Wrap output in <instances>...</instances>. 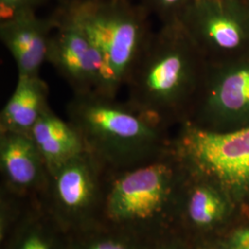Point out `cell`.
Returning a JSON list of instances; mask_svg holds the SVG:
<instances>
[{
	"instance_id": "6da1fadb",
	"label": "cell",
	"mask_w": 249,
	"mask_h": 249,
	"mask_svg": "<svg viewBox=\"0 0 249 249\" xmlns=\"http://www.w3.org/2000/svg\"><path fill=\"white\" fill-rule=\"evenodd\" d=\"M209 63L181 24L161 25L125 82L126 104L161 127L189 120Z\"/></svg>"
},
{
	"instance_id": "7a4b0ae2",
	"label": "cell",
	"mask_w": 249,
	"mask_h": 249,
	"mask_svg": "<svg viewBox=\"0 0 249 249\" xmlns=\"http://www.w3.org/2000/svg\"><path fill=\"white\" fill-rule=\"evenodd\" d=\"M67 116L104 171L130 169L167 152L165 128L116 97L98 92L73 94Z\"/></svg>"
},
{
	"instance_id": "3957f363",
	"label": "cell",
	"mask_w": 249,
	"mask_h": 249,
	"mask_svg": "<svg viewBox=\"0 0 249 249\" xmlns=\"http://www.w3.org/2000/svg\"><path fill=\"white\" fill-rule=\"evenodd\" d=\"M57 8L85 32L101 54V94L116 97L154 33L151 14L134 0H108Z\"/></svg>"
},
{
	"instance_id": "277c9868",
	"label": "cell",
	"mask_w": 249,
	"mask_h": 249,
	"mask_svg": "<svg viewBox=\"0 0 249 249\" xmlns=\"http://www.w3.org/2000/svg\"><path fill=\"white\" fill-rule=\"evenodd\" d=\"M168 152L130 169L104 171L101 216L108 227L148 240L164 213L178 169Z\"/></svg>"
},
{
	"instance_id": "5b68a950",
	"label": "cell",
	"mask_w": 249,
	"mask_h": 249,
	"mask_svg": "<svg viewBox=\"0 0 249 249\" xmlns=\"http://www.w3.org/2000/svg\"><path fill=\"white\" fill-rule=\"evenodd\" d=\"M177 151L187 168L233 191L249 189V124L227 131L182 124Z\"/></svg>"
},
{
	"instance_id": "8992f818",
	"label": "cell",
	"mask_w": 249,
	"mask_h": 249,
	"mask_svg": "<svg viewBox=\"0 0 249 249\" xmlns=\"http://www.w3.org/2000/svg\"><path fill=\"white\" fill-rule=\"evenodd\" d=\"M179 23L211 65L249 54V0H192Z\"/></svg>"
},
{
	"instance_id": "52a82bcc",
	"label": "cell",
	"mask_w": 249,
	"mask_h": 249,
	"mask_svg": "<svg viewBox=\"0 0 249 249\" xmlns=\"http://www.w3.org/2000/svg\"><path fill=\"white\" fill-rule=\"evenodd\" d=\"M45 206L71 234L99 224L104 197V170L85 151L49 173Z\"/></svg>"
},
{
	"instance_id": "ba28073f",
	"label": "cell",
	"mask_w": 249,
	"mask_h": 249,
	"mask_svg": "<svg viewBox=\"0 0 249 249\" xmlns=\"http://www.w3.org/2000/svg\"><path fill=\"white\" fill-rule=\"evenodd\" d=\"M187 123L216 131L249 124V54L229 62L208 65Z\"/></svg>"
},
{
	"instance_id": "9c48e42d",
	"label": "cell",
	"mask_w": 249,
	"mask_h": 249,
	"mask_svg": "<svg viewBox=\"0 0 249 249\" xmlns=\"http://www.w3.org/2000/svg\"><path fill=\"white\" fill-rule=\"evenodd\" d=\"M54 28L46 62L66 80L73 94L101 93L103 60L85 32L61 9L52 14Z\"/></svg>"
},
{
	"instance_id": "30bf717a",
	"label": "cell",
	"mask_w": 249,
	"mask_h": 249,
	"mask_svg": "<svg viewBox=\"0 0 249 249\" xmlns=\"http://www.w3.org/2000/svg\"><path fill=\"white\" fill-rule=\"evenodd\" d=\"M0 171L2 190L19 197L45 193L49 173L30 136L0 132Z\"/></svg>"
},
{
	"instance_id": "8fae6325",
	"label": "cell",
	"mask_w": 249,
	"mask_h": 249,
	"mask_svg": "<svg viewBox=\"0 0 249 249\" xmlns=\"http://www.w3.org/2000/svg\"><path fill=\"white\" fill-rule=\"evenodd\" d=\"M53 28L52 15L41 18L36 10L24 11L0 22L1 41L16 63L18 76L40 75Z\"/></svg>"
},
{
	"instance_id": "7c38bea8",
	"label": "cell",
	"mask_w": 249,
	"mask_h": 249,
	"mask_svg": "<svg viewBox=\"0 0 249 249\" xmlns=\"http://www.w3.org/2000/svg\"><path fill=\"white\" fill-rule=\"evenodd\" d=\"M1 243L3 249H72V235L40 203L22 213Z\"/></svg>"
},
{
	"instance_id": "4fadbf2b",
	"label": "cell",
	"mask_w": 249,
	"mask_h": 249,
	"mask_svg": "<svg viewBox=\"0 0 249 249\" xmlns=\"http://www.w3.org/2000/svg\"><path fill=\"white\" fill-rule=\"evenodd\" d=\"M49 88L38 76H18L16 88L0 114V132L31 137L37 120L49 107Z\"/></svg>"
},
{
	"instance_id": "5bb4252c",
	"label": "cell",
	"mask_w": 249,
	"mask_h": 249,
	"mask_svg": "<svg viewBox=\"0 0 249 249\" xmlns=\"http://www.w3.org/2000/svg\"><path fill=\"white\" fill-rule=\"evenodd\" d=\"M31 138L45 160L48 173L86 151L80 134L48 107L32 129Z\"/></svg>"
},
{
	"instance_id": "9a60e30c",
	"label": "cell",
	"mask_w": 249,
	"mask_h": 249,
	"mask_svg": "<svg viewBox=\"0 0 249 249\" xmlns=\"http://www.w3.org/2000/svg\"><path fill=\"white\" fill-rule=\"evenodd\" d=\"M148 242L100 223L72 234V249H151Z\"/></svg>"
},
{
	"instance_id": "2e32d148",
	"label": "cell",
	"mask_w": 249,
	"mask_h": 249,
	"mask_svg": "<svg viewBox=\"0 0 249 249\" xmlns=\"http://www.w3.org/2000/svg\"><path fill=\"white\" fill-rule=\"evenodd\" d=\"M223 204L219 195L212 187L197 185L189 193L187 213L189 221L196 227H209L219 220Z\"/></svg>"
},
{
	"instance_id": "e0dca14e",
	"label": "cell",
	"mask_w": 249,
	"mask_h": 249,
	"mask_svg": "<svg viewBox=\"0 0 249 249\" xmlns=\"http://www.w3.org/2000/svg\"><path fill=\"white\" fill-rule=\"evenodd\" d=\"M161 25L178 23L192 0H138Z\"/></svg>"
},
{
	"instance_id": "ac0fdd59",
	"label": "cell",
	"mask_w": 249,
	"mask_h": 249,
	"mask_svg": "<svg viewBox=\"0 0 249 249\" xmlns=\"http://www.w3.org/2000/svg\"><path fill=\"white\" fill-rule=\"evenodd\" d=\"M44 0H0V21L9 20L19 13L36 10Z\"/></svg>"
},
{
	"instance_id": "d6986e66",
	"label": "cell",
	"mask_w": 249,
	"mask_h": 249,
	"mask_svg": "<svg viewBox=\"0 0 249 249\" xmlns=\"http://www.w3.org/2000/svg\"><path fill=\"white\" fill-rule=\"evenodd\" d=\"M232 249H249V229H242L233 234Z\"/></svg>"
},
{
	"instance_id": "ffe728a7",
	"label": "cell",
	"mask_w": 249,
	"mask_h": 249,
	"mask_svg": "<svg viewBox=\"0 0 249 249\" xmlns=\"http://www.w3.org/2000/svg\"><path fill=\"white\" fill-rule=\"evenodd\" d=\"M55 1L57 3V6L59 7H71V6L80 5V4L102 2V1H108V0H55ZM134 1H138V0H134Z\"/></svg>"
},
{
	"instance_id": "44dd1931",
	"label": "cell",
	"mask_w": 249,
	"mask_h": 249,
	"mask_svg": "<svg viewBox=\"0 0 249 249\" xmlns=\"http://www.w3.org/2000/svg\"><path fill=\"white\" fill-rule=\"evenodd\" d=\"M176 249V248H167V249Z\"/></svg>"
}]
</instances>
